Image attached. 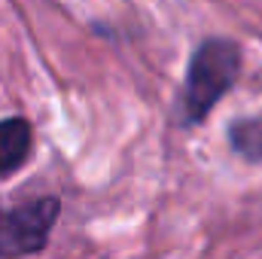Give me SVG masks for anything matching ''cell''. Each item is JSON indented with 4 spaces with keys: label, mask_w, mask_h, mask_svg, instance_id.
I'll use <instances>...</instances> for the list:
<instances>
[{
    "label": "cell",
    "mask_w": 262,
    "mask_h": 259,
    "mask_svg": "<svg viewBox=\"0 0 262 259\" xmlns=\"http://www.w3.org/2000/svg\"><path fill=\"white\" fill-rule=\"evenodd\" d=\"M55 217H58L55 198H40V201L0 213V256L15 259L37 253L46 244Z\"/></svg>",
    "instance_id": "7a4b0ae2"
},
{
    "label": "cell",
    "mask_w": 262,
    "mask_h": 259,
    "mask_svg": "<svg viewBox=\"0 0 262 259\" xmlns=\"http://www.w3.org/2000/svg\"><path fill=\"white\" fill-rule=\"evenodd\" d=\"M31 125L25 119H3L0 122V177L18 171L31 153Z\"/></svg>",
    "instance_id": "3957f363"
},
{
    "label": "cell",
    "mask_w": 262,
    "mask_h": 259,
    "mask_svg": "<svg viewBox=\"0 0 262 259\" xmlns=\"http://www.w3.org/2000/svg\"><path fill=\"white\" fill-rule=\"evenodd\" d=\"M232 143L241 156L259 159L262 156V122H238L232 128Z\"/></svg>",
    "instance_id": "277c9868"
},
{
    "label": "cell",
    "mask_w": 262,
    "mask_h": 259,
    "mask_svg": "<svg viewBox=\"0 0 262 259\" xmlns=\"http://www.w3.org/2000/svg\"><path fill=\"white\" fill-rule=\"evenodd\" d=\"M238 67H241V52L232 40H204L198 46L189 61L180 98L183 122H201L213 110V104L232 89Z\"/></svg>",
    "instance_id": "6da1fadb"
}]
</instances>
